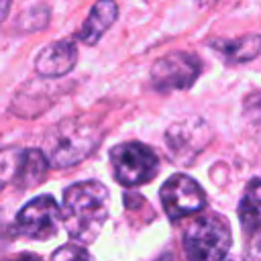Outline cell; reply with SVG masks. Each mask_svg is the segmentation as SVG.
<instances>
[{
  "instance_id": "6da1fadb",
  "label": "cell",
  "mask_w": 261,
  "mask_h": 261,
  "mask_svg": "<svg viewBox=\"0 0 261 261\" xmlns=\"http://www.w3.org/2000/svg\"><path fill=\"white\" fill-rule=\"evenodd\" d=\"M108 218V190L100 181L88 179L73 184L63 194L61 220L67 234L80 243L90 245L102 230Z\"/></svg>"
},
{
  "instance_id": "7a4b0ae2",
  "label": "cell",
  "mask_w": 261,
  "mask_h": 261,
  "mask_svg": "<svg viewBox=\"0 0 261 261\" xmlns=\"http://www.w3.org/2000/svg\"><path fill=\"white\" fill-rule=\"evenodd\" d=\"M102 130L80 118H65L55 124L43 139L41 151L45 153L49 165L71 167L84 161L100 143Z\"/></svg>"
},
{
  "instance_id": "3957f363",
  "label": "cell",
  "mask_w": 261,
  "mask_h": 261,
  "mask_svg": "<svg viewBox=\"0 0 261 261\" xmlns=\"http://www.w3.org/2000/svg\"><path fill=\"white\" fill-rule=\"evenodd\" d=\"M232 237L224 216L214 212L198 214L184 230V249L188 257L198 261L222 259L230 249Z\"/></svg>"
},
{
  "instance_id": "277c9868",
  "label": "cell",
  "mask_w": 261,
  "mask_h": 261,
  "mask_svg": "<svg viewBox=\"0 0 261 261\" xmlns=\"http://www.w3.org/2000/svg\"><path fill=\"white\" fill-rule=\"evenodd\" d=\"M110 161L116 181L122 186H141L159 171L157 155L143 143H122L110 151Z\"/></svg>"
},
{
  "instance_id": "5b68a950",
  "label": "cell",
  "mask_w": 261,
  "mask_h": 261,
  "mask_svg": "<svg viewBox=\"0 0 261 261\" xmlns=\"http://www.w3.org/2000/svg\"><path fill=\"white\" fill-rule=\"evenodd\" d=\"M210 139H212V130L202 118H188L175 122L165 133L169 159H173L179 165H188L200 155V151L206 149Z\"/></svg>"
},
{
  "instance_id": "8992f818",
  "label": "cell",
  "mask_w": 261,
  "mask_h": 261,
  "mask_svg": "<svg viewBox=\"0 0 261 261\" xmlns=\"http://www.w3.org/2000/svg\"><path fill=\"white\" fill-rule=\"evenodd\" d=\"M202 71V63L194 53H167L153 63L151 82L159 92H173L190 88Z\"/></svg>"
},
{
  "instance_id": "52a82bcc",
  "label": "cell",
  "mask_w": 261,
  "mask_h": 261,
  "mask_svg": "<svg viewBox=\"0 0 261 261\" xmlns=\"http://www.w3.org/2000/svg\"><path fill=\"white\" fill-rule=\"evenodd\" d=\"M61 208L51 196H39L20 208L16 216V230L27 239L45 241L57 234L61 224Z\"/></svg>"
},
{
  "instance_id": "ba28073f",
  "label": "cell",
  "mask_w": 261,
  "mask_h": 261,
  "mask_svg": "<svg viewBox=\"0 0 261 261\" xmlns=\"http://www.w3.org/2000/svg\"><path fill=\"white\" fill-rule=\"evenodd\" d=\"M161 204L171 220L186 218L190 214H196L204 208L206 196L200 184L184 173L171 175L163 186H161Z\"/></svg>"
},
{
  "instance_id": "9c48e42d",
  "label": "cell",
  "mask_w": 261,
  "mask_h": 261,
  "mask_svg": "<svg viewBox=\"0 0 261 261\" xmlns=\"http://www.w3.org/2000/svg\"><path fill=\"white\" fill-rule=\"evenodd\" d=\"M75 59H77L75 43L55 41V43H49L45 49H41V53L37 55L35 67L43 77H61L73 69Z\"/></svg>"
},
{
  "instance_id": "30bf717a",
  "label": "cell",
  "mask_w": 261,
  "mask_h": 261,
  "mask_svg": "<svg viewBox=\"0 0 261 261\" xmlns=\"http://www.w3.org/2000/svg\"><path fill=\"white\" fill-rule=\"evenodd\" d=\"M116 16H118V8H116L114 0H98L92 6L88 18L84 20V24L77 33L80 41H84L86 45H96L100 41V37L112 27Z\"/></svg>"
},
{
  "instance_id": "8fae6325",
  "label": "cell",
  "mask_w": 261,
  "mask_h": 261,
  "mask_svg": "<svg viewBox=\"0 0 261 261\" xmlns=\"http://www.w3.org/2000/svg\"><path fill=\"white\" fill-rule=\"evenodd\" d=\"M212 45L216 47L218 53H222L226 57V61L243 63V61H249V59L259 55V51H261V37L259 35H245L241 39L216 41Z\"/></svg>"
},
{
  "instance_id": "7c38bea8",
  "label": "cell",
  "mask_w": 261,
  "mask_h": 261,
  "mask_svg": "<svg viewBox=\"0 0 261 261\" xmlns=\"http://www.w3.org/2000/svg\"><path fill=\"white\" fill-rule=\"evenodd\" d=\"M239 216L247 232H261V181H253L245 190Z\"/></svg>"
},
{
  "instance_id": "4fadbf2b",
  "label": "cell",
  "mask_w": 261,
  "mask_h": 261,
  "mask_svg": "<svg viewBox=\"0 0 261 261\" xmlns=\"http://www.w3.org/2000/svg\"><path fill=\"white\" fill-rule=\"evenodd\" d=\"M47 167H49V161H47L43 151H39V149L22 151V159H20V167H18V177L16 179H20L27 188L35 186L39 179H43Z\"/></svg>"
},
{
  "instance_id": "5bb4252c",
  "label": "cell",
  "mask_w": 261,
  "mask_h": 261,
  "mask_svg": "<svg viewBox=\"0 0 261 261\" xmlns=\"http://www.w3.org/2000/svg\"><path fill=\"white\" fill-rule=\"evenodd\" d=\"M53 259H67V257H82V259H90V253L84 249V245H65L63 249H59V251H55L53 255H51Z\"/></svg>"
},
{
  "instance_id": "9a60e30c",
  "label": "cell",
  "mask_w": 261,
  "mask_h": 261,
  "mask_svg": "<svg viewBox=\"0 0 261 261\" xmlns=\"http://www.w3.org/2000/svg\"><path fill=\"white\" fill-rule=\"evenodd\" d=\"M10 4H12V0H0V22L6 18V14L10 10Z\"/></svg>"
}]
</instances>
